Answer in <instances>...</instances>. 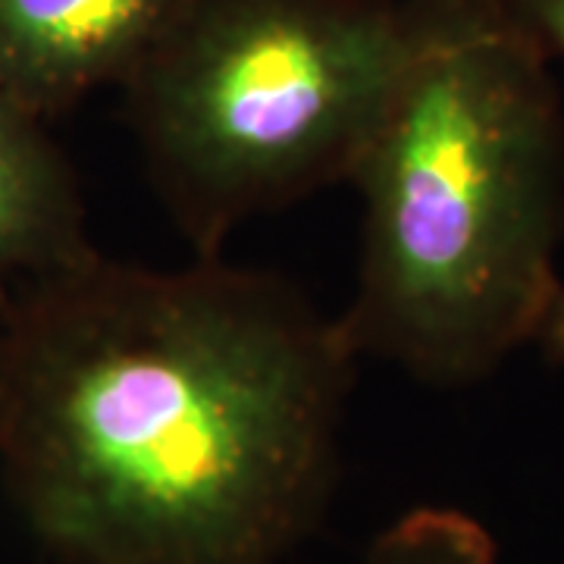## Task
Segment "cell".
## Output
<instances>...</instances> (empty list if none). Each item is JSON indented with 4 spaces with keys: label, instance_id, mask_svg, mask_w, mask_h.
I'll return each instance as SVG.
<instances>
[{
    "label": "cell",
    "instance_id": "277c9868",
    "mask_svg": "<svg viewBox=\"0 0 564 564\" xmlns=\"http://www.w3.org/2000/svg\"><path fill=\"white\" fill-rule=\"evenodd\" d=\"M180 0H0V88L47 120L122 85Z\"/></svg>",
    "mask_w": 564,
    "mask_h": 564
},
{
    "label": "cell",
    "instance_id": "8992f818",
    "mask_svg": "<svg viewBox=\"0 0 564 564\" xmlns=\"http://www.w3.org/2000/svg\"><path fill=\"white\" fill-rule=\"evenodd\" d=\"M364 564H499V549L458 508H414L373 540Z\"/></svg>",
    "mask_w": 564,
    "mask_h": 564
},
{
    "label": "cell",
    "instance_id": "6da1fadb",
    "mask_svg": "<svg viewBox=\"0 0 564 564\" xmlns=\"http://www.w3.org/2000/svg\"><path fill=\"white\" fill-rule=\"evenodd\" d=\"M361 361L289 280L88 258L0 307V467L69 564H280L323 514Z\"/></svg>",
    "mask_w": 564,
    "mask_h": 564
},
{
    "label": "cell",
    "instance_id": "5b68a950",
    "mask_svg": "<svg viewBox=\"0 0 564 564\" xmlns=\"http://www.w3.org/2000/svg\"><path fill=\"white\" fill-rule=\"evenodd\" d=\"M91 251L73 166L44 120L0 88V307Z\"/></svg>",
    "mask_w": 564,
    "mask_h": 564
},
{
    "label": "cell",
    "instance_id": "3957f363",
    "mask_svg": "<svg viewBox=\"0 0 564 564\" xmlns=\"http://www.w3.org/2000/svg\"><path fill=\"white\" fill-rule=\"evenodd\" d=\"M404 54L392 0H180L120 88L148 176L198 258L348 182Z\"/></svg>",
    "mask_w": 564,
    "mask_h": 564
},
{
    "label": "cell",
    "instance_id": "52a82bcc",
    "mask_svg": "<svg viewBox=\"0 0 564 564\" xmlns=\"http://www.w3.org/2000/svg\"><path fill=\"white\" fill-rule=\"evenodd\" d=\"M549 54L564 57V0H505Z\"/></svg>",
    "mask_w": 564,
    "mask_h": 564
},
{
    "label": "cell",
    "instance_id": "7a4b0ae2",
    "mask_svg": "<svg viewBox=\"0 0 564 564\" xmlns=\"http://www.w3.org/2000/svg\"><path fill=\"white\" fill-rule=\"evenodd\" d=\"M404 54L351 185L358 358L467 386L536 339L564 282V110L505 0H408Z\"/></svg>",
    "mask_w": 564,
    "mask_h": 564
},
{
    "label": "cell",
    "instance_id": "ba28073f",
    "mask_svg": "<svg viewBox=\"0 0 564 564\" xmlns=\"http://www.w3.org/2000/svg\"><path fill=\"white\" fill-rule=\"evenodd\" d=\"M533 345L543 351L545 361L555 364V367H564V285L558 289L552 307H549V314H545V321L540 326Z\"/></svg>",
    "mask_w": 564,
    "mask_h": 564
}]
</instances>
